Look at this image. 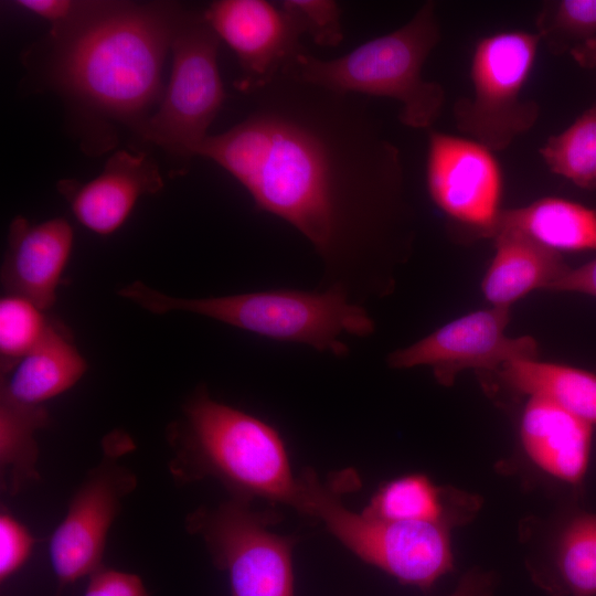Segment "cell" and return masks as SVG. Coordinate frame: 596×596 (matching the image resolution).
I'll return each mask as SVG.
<instances>
[{"instance_id": "obj_1", "label": "cell", "mask_w": 596, "mask_h": 596, "mask_svg": "<svg viewBox=\"0 0 596 596\" xmlns=\"http://www.w3.org/2000/svg\"><path fill=\"white\" fill-rule=\"evenodd\" d=\"M252 93L253 110L209 135L196 156L307 238L327 288L360 305L374 290L373 269L412 237L400 149L366 97L287 71Z\"/></svg>"}, {"instance_id": "obj_2", "label": "cell", "mask_w": 596, "mask_h": 596, "mask_svg": "<svg viewBox=\"0 0 596 596\" xmlns=\"http://www.w3.org/2000/svg\"><path fill=\"white\" fill-rule=\"evenodd\" d=\"M182 12L174 4L105 1L54 39L53 81L84 106L138 131L161 102L162 66Z\"/></svg>"}, {"instance_id": "obj_3", "label": "cell", "mask_w": 596, "mask_h": 596, "mask_svg": "<svg viewBox=\"0 0 596 596\" xmlns=\"http://www.w3.org/2000/svg\"><path fill=\"white\" fill-rule=\"evenodd\" d=\"M118 295L156 315L187 311L273 340L306 344L336 356L349 353L341 336L368 337L374 332V321L366 310L338 288L180 298L136 280L120 288Z\"/></svg>"}, {"instance_id": "obj_4", "label": "cell", "mask_w": 596, "mask_h": 596, "mask_svg": "<svg viewBox=\"0 0 596 596\" xmlns=\"http://www.w3.org/2000/svg\"><path fill=\"white\" fill-rule=\"evenodd\" d=\"M440 41L436 4L426 1L398 29L366 41L351 52L323 60L304 49L283 71L331 91L363 97H387L400 103V121L428 129L439 118L446 94L437 82L423 77V67Z\"/></svg>"}, {"instance_id": "obj_5", "label": "cell", "mask_w": 596, "mask_h": 596, "mask_svg": "<svg viewBox=\"0 0 596 596\" xmlns=\"http://www.w3.org/2000/svg\"><path fill=\"white\" fill-rule=\"evenodd\" d=\"M182 462L214 476L238 498L291 505L297 477L279 433L266 422L199 392L184 407Z\"/></svg>"}, {"instance_id": "obj_6", "label": "cell", "mask_w": 596, "mask_h": 596, "mask_svg": "<svg viewBox=\"0 0 596 596\" xmlns=\"http://www.w3.org/2000/svg\"><path fill=\"white\" fill-rule=\"evenodd\" d=\"M291 507L320 520L358 557L404 585L428 589L454 570L450 525L356 513L345 508L312 470L297 477Z\"/></svg>"}, {"instance_id": "obj_7", "label": "cell", "mask_w": 596, "mask_h": 596, "mask_svg": "<svg viewBox=\"0 0 596 596\" xmlns=\"http://www.w3.org/2000/svg\"><path fill=\"white\" fill-rule=\"evenodd\" d=\"M540 35L508 30L481 38L475 45L470 79L472 95L456 100L457 129L491 151L508 148L540 117V106L523 98V87L536 60Z\"/></svg>"}, {"instance_id": "obj_8", "label": "cell", "mask_w": 596, "mask_h": 596, "mask_svg": "<svg viewBox=\"0 0 596 596\" xmlns=\"http://www.w3.org/2000/svg\"><path fill=\"white\" fill-rule=\"evenodd\" d=\"M219 43L203 12H182L171 43L170 79L158 110L138 130L143 139L177 157L198 155L225 99Z\"/></svg>"}, {"instance_id": "obj_9", "label": "cell", "mask_w": 596, "mask_h": 596, "mask_svg": "<svg viewBox=\"0 0 596 596\" xmlns=\"http://www.w3.org/2000/svg\"><path fill=\"white\" fill-rule=\"evenodd\" d=\"M268 523L238 497L190 518L189 529L203 536L226 571L232 596H294L292 541L268 530Z\"/></svg>"}, {"instance_id": "obj_10", "label": "cell", "mask_w": 596, "mask_h": 596, "mask_svg": "<svg viewBox=\"0 0 596 596\" xmlns=\"http://www.w3.org/2000/svg\"><path fill=\"white\" fill-rule=\"evenodd\" d=\"M426 184L436 206L476 236H492L501 213V168L493 151L465 137L430 130Z\"/></svg>"}, {"instance_id": "obj_11", "label": "cell", "mask_w": 596, "mask_h": 596, "mask_svg": "<svg viewBox=\"0 0 596 596\" xmlns=\"http://www.w3.org/2000/svg\"><path fill=\"white\" fill-rule=\"evenodd\" d=\"M509 320L508 307L473 311L393 351L387 363L394 369L429 366L439 384L451 386L464 370L497 371L509 361L536 359L538 343L533 338L505 334Z\"/></svg>"}, {"instance_id": "obj_12", "label": "cell", "mask_w": 596, "mask_h": 596, "mask_svg": "<svg viewBox=\"0 0 596 596\" xmlns=\"http://www.w3.org/2000/svg\"><path fill=\"white\" fill-rule=\"evenodd\" d=\"M115 457L109 450L87 475L51 535L50 562L61 584L89 576L102 566L110 526L124 498L136 487V476Z\"/></svg>"}, {"instance_id": "obj_13", "label": "cell", "mask_w": 596, "mask_h": 596, "mask_svg": "<svg viewBox=\"0 0 596 596\" xmlns=\"http://www.w3.org/2000/svg\"><path fill=\"white\" fill-rule=\"evenodd\" d=\"M203 14L235 53L244 74L238 86L246 92L270 82L304 50L301 32L278 3L216 0Z\"/></svg>"}, {"instance_id": "obj_14", "label": "cell", "mask_w": 596, "mask_h": 596, "mask_svg": "<svg viewBox=\"0 0 596 596\" xmlns=\"http://www.w3.org/2000/svg\"><path fill=\"white\" fill-rule=\"evenodd\" d=\"M73 244L72 225L63 217L41 223L15 217L10 224L1 266L6 295L25 298L44 311L51 308Z\"/></svg>"}, {"instance_id": "obj_15", "label": "cell", "mask_w": 596, "mask_h": 596, "mask_svg": "<svg viewBox=\"0 0 596 596\" xmlns=\"http://www.w3.org/2000/svg\"><path fill=\"white\" fill-rule=\"evenodd\" d=\"M162 187L157 164L142 153L126 150L109 157L103 171L87 182L66 179L57 183L77 221L103 236L121 227L139 198Z\"/></svg>"}, {"instance_id": "obj_16", "label": "cell", "mask_w": 596, "mask_h": 596, "mask_svg": "<svg viewBox=\"0 0 596 596\" xmlns=\"http://www.w3.org/2000/svg\"><path fill=\"white\" fill-rule=\"evenodd\" d=\"M593 425L536 397H530L520 435L530 459L549 475L578 485L588 468Z\"/></svg>"}, {"instance_id": "obj_17", "label": "cell", "mask_w": 596, "mask_h": 596, "mask_svg": "<svg viewBox=\"0 0 596 596\" xmlns=\"http://www.w3.org/2000/svg\"><path fill=\"white\" fill-rule=\"evenodd\" d=\"M496 254L483 277L481 289L493 307H508L534 289H547L568 266L561 254L521 232L498 230Z\"/></svg>"}, {"instance_id": "obj_18", "label": "cell", "mask_w": 596, "mask_h": 596, "mask_svg": "<svg viewBox=\"0 0 596 596\" xmlns=\"http://www.w3.org/2000/svg\"><path fill=\"white\" fill-rule=\"evenodd\" d=\"M86 370V360L66 330L52 322L41 342L1 376L0 395L23 404L43 405L73 387Z\"/></svg>"}, {"instance_id": "obj_19", "label": "cell", "mask_w": 596, "mask_h": 596, "mask_svg": "<svg viewBox=\"0 0 596 596\" xmlns=\"http://www.w3.org/2000/svg\"><path fill=\"white\" fill-rule=\"evenodd\" d=\"M480 504L477 496L438 487L424 475H408L382 486L362 512L385 520L438 522L455 528L472 519Z\"/></svg>"}, {"instance_id": "obj_20", "label": "cell", "mask_w": 596, "mask_h": 596, "mask_svg": "<svg viewBox=\"0 0 596 596\" xmlns=\"http://www.w3.org/2000/svg\"><path fill=\"white\" fill-rule=\"evenodd\" d=\"M502 228L521 232L556 252L596 249V209L566 199L542 198L502 210L492 236Z\"/></svg>"}, {"instance_id": "obj_21", "label": "cell", "mask_w": 596, "mask_h": 596, "mask_svg": "<svg viewBox=\"0 0 596 596\" xmlns=\"http://www.w3.org/2000/svg\"><path fill=\"white\" fill-rule=\"evenodd\" d=\"M511 390L547 401L576 417L596 424V375L573 366L513 360L496 371Z\"/></svg>"}, {"instance_id": "obj_22", "label": "cell", "mask_w": 596, "mask_h": 596, "mask_svg": "<svg viewBox=\"0 0 596 596\" xmlns=\"http://www.w3.org/2000/svg\"><path fill=\"white\" fill-rule=\"evenodd\" d=\"M534 577L553 596H596V513L577 512L565 522L550 565Z\"/></svg>"}, {"instance_id": "obj_23", "label": "cell", "mask_w": 596, "mask_h": 596, "mask_svg": "<svg viewBox=\"0 0 596 596\" xmlns=\"http://www.w3.org/2000/svg\"><path fill=\"white\" fill-rule=\"evenodd\" d=\"M49 424L44 405H30L0 395V469L11 493L38 477L35 433Z\"/></svg>"}, {"instance_id": "obj_24", "label": "cell", "mask_w": 596, "mask_h": 596, "mask_svg": "<svg viewBox=\"0 0 596 596\" xmlns=\"http://www.w3.org/2000/svg\"><path fill=\"white\" fill-rule=\"evenodd\" d=\"M539 151L553 173L582 189H596V103Z\"/></svg>"}, {"instance_id": "obj_25", "label": "cell", "mask_w": 596, "mask_h": 596, "mask_svg": "<svg viewBox=\"0 0 596 596\" xmlns=\"http://www.w3.org/2000/svg\"><path fill=\"white\" fill-rule=\"evenodd\" d=\"M52 321L30 300L4 295L0 300L1 375L12 368L46 334Z\"/></svg>"}, {"instance_id": "obj_26", "label": "cell", "mask_w": 596, "mask_h": 596, "mask_svg": "<svg viewBox=\"0 0 596 596\" xmlns=\"http://www.w3.org/2000/svg\"><path fill=\"white\" fill-rule=\"evenodd\" d=\"M536 33L554 55L596 36V0L546 2L536 15Z\"/></svg>"}, {"instance_id": "obj_27", "label": "cell", "mask_w": 596, "mask_h": 596, "mask_svg": "<svg viewBox=\"0 0 596 596\" xmlns=\"http://www.w3.org/2000/svg\"><path fill=\"white\" fill-rule=\"evenodd\" d=\"M278 6L290 17L301 34L319 46L336 47L344 38L341 8L333 0H283Z\"/></svg>"}, {"instance_id": "obj_28", "label": "cell", "mask_w": 596, "mask_h": 596, "mask_svg": "<svg viewBox=\"0 0 596 596\" xmlns=\"http://www.w3.org/2000/svg\"><path fill=\"white\" fill-rule=\"evenodd\" d=\"M13 3L50 22L55 39L96 13L105 1L19 0Z\"/></svg>"}, {"instance_id": "obj_29", "label": "cell", "mask_w": 596, "mask_h": 596, "mask_svg": "<svg viewBox=\"0 0 596 596\" xmlns=\"http://www.w3.org/2000/svg\"><path fill=\"white\" fill-rule=\"evenodd\" d=\"M33 547L30 531L8 512L0 515V579L9 578L29 558Z\"/></svg>"}, {"instance_id": "obj_30", "label": "cell", "mask_w": 596, "mask_h": 596, "mask_svg": "<svg viewBox=\"0 0 596 596\" xmlns=\"http://www.w3.org/2000/svg\"><path fill=\"white\" fill-rule=\"evenodd\" d=\"M83 596H149L141 578L100 566L89 575Z\"/></svg>"}, {"instance_id": "obj_31", "label": "cell", "mask_w": 596, "mask_h": 596, "mask_svg": "<svg viewBox=\"0 0 596 596\" xmlns=\"http://www.w3.org/2000/svg\"><path fill=\"white\" fill-rule=\"evenodd\" d=\"M549 290L581 292L596 297V258L568 270Z\"/></svg>"}, {"instance_id": "obj_32", "label": "cell", "mask_w": 596, "mask_h": 596, "mask_svg": "<svg viewBox=\"0 0 596 596\" xmlns=\"http://www.w3.org/2000/svg\"><path fill=\"white\" fill-rule=\"evenodd\" d=\"M494 585L492 573L472 568L461 576L455 589L447 596H492Z\"/></svg>"}, {"instance_id": "obj_33", "label": "cell", "mask_w": 596, "mask_h": 596, "mask_svg": "<svg viewBox=\"0 0 596 596\" xmlns=\"http://www.w3.org/2000/svg\"><path fill=\"white\" fill-rule=\"evenodd\" d=\"M570 54L581 67L596 70V36L577 45Z\"/></svg>"}]
</instances>
